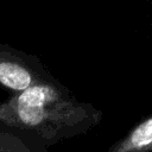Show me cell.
Segmentation results:
<instances>
[{
	"label": "cell",
	"instance_id": "6da1fadb",
	"mask_svg": "<svg viewBox=\"0 0 152 152\" xmlns=\"http://www.w3.org/2000/svg\"><path fill=\"white\" fill-rule=\"evenodd\" d=\"M39 83L43 82L32 61L20 51L0 44V86L20 93Z\"/></svg>",
	"mask_w": 152,
	"mask_h": 152
},
{
	"label": "cell",
	"instance_id": "7a4b0ae2",
	"mask_svg": "<svg viewBox=\"0 0 152 152\" xmlns=\"http://www.w3.org/2000/svg\"><path fill=\"white\" fill-rule=\"evenodd\" d=\"M112 152H152V118L137 126Z\"/></svg>",
	"mask_w": 152,
	"mask_h": 152
}]
</instances>
